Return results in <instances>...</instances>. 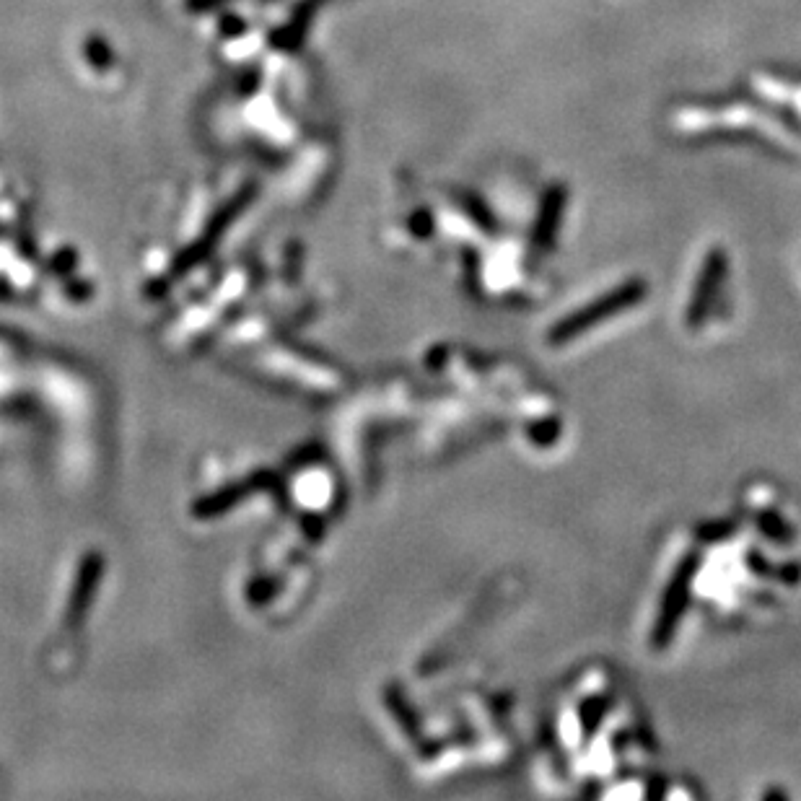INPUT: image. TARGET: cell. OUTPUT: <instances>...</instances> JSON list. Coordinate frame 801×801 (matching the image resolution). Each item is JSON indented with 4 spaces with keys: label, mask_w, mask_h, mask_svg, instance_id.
Listing matches in <instances>:
<instances>
[{
    "label": "cell",
    "mask_w": 801,
    "mask_h": 801,
    "mask_svg": "<svg viewBox=\"0 0 801 801\" xmlns=\"http://www.w3.org/2000/svg\"><path fill=\"white\" fill-rule=\"evenodd\" d=\"M757 527H760V532L768 537V540L778 542V545H786V542L794 540V532H791L789 522L783 519L781 514H776V511H760L757 514Z\"/></svg>",
    "instance_id": "5"
},
{
    "label": "cell",
    "mask_w": 801,
    "mask_h": 801,
    "mask_svg": "<svg viewBox=\"0 0 801 801\" xmlns=\"http://www.w3.org/2000/svg\"><path fill=\"white\" fill-rule=\"evenodd\" d=\"M700 568V555L690 553L677 563L674 568L672 579H669L667 589H664L662 597V607H659V615L654 620V628H651V646L654 649H667L672 643L674 633H677V625H680L682 615L687 610V602H690V592H693V581L698 576Z\"/></svg>",
    "instance_id": "2"
},
{
    "label": "cell",
    "mask_w": 801,
    "mask_h": 801,
    "mask_svg": "<svg viewBox=\"0 0 801 801\" xmlns=\"http://www.w3.org/2000/svg\"><path fill=\"white\" fill-rule=\"evenodd\" d=\"M529 436L537 446H550L560 439V423L558 420H537L532 428H529Z\"/></svg>",
    "instance_id": "7"
},
{
    "label": "cell",
    "mask_w": 801,
    "mask_h": 801,
    "mask_svg": "<svg viewBox=\"0 0 801 801\" xmlns=\"http://www.w3.org/2000/svg\"><path fill=\"white\" fill-rule=\"evenodd\" d=\"M724 275H726V255L724 252H711L706 265H703V270H700L698 286H695L693 299H690V306H687V327H690V330H698V327L703 325V319L708 317Z\"/></svg>",
    "instance_id": "3"
},
{
    "label": "cell",
    "mask_w": 801,
    "mask_h": 801,
    "mask_svg": "<svg viewBox=\"0 0 801 801\" xmlns=\"http://www.w3.org/2000/svg\"><path fill=\"white\" fill-rule=\"evenodd\" d=\"M610 708H612V700L607 698V695H592V698L581 703L579 716H581V726H584L586 737H592L599 726H602L604 716H607Z\"/></svg>",
    "instance_id": "4"
},
{
    "label": "cell",
    "mask_w": 801,
    "mask_h": 801,
    "mask_svg": "<svg viewBox=\"0 0 801 801\" xmlns=\"http://www.w3.org/2000/svg\"><path fill=\"white\" fill-rule=\"evenodd\" d=\"M801 579V563H791L781 571V581H789V584H796Z\"/></svg>",
    "instance_id": "9"
},
{
    "label": "cell",
    "mask_w": 801,
    "mask_h": 801,
    "mask_svg": "<svg viewBox=\"0 0 801 801\" xmlns=\"http://www.w3.org/2000/svg\"><path fill=\"white\" fill-rule=\"evenodd\" d=\"M560 208H563V198H550L545 203V208H542V216H540V223H537V244H550V239H553L555 234V226H558V218H560Z\"/></svg>",
    "instance_id": "6"
},
{
    "label": "cell",
    "mask_w": 801,
    "mask_h": 801,
    "mask_svg": "<svg viewBox=\"0 0 801 801\" xmlns=\"http://www.w3.org/2000/svg\"><path fill=\"white\" fill-rule=\"evenodd\" d=\"M732 532H734L732 522H713V524H706V527H700L698 537L706 542H719V540H724V537H729Z\"/></svg>",
    "instance_id": "8"
},
{
    "label": "cell",
    "mask_w": 801,
    "mask_h": 801,
    "mask_svg": "<svg viewBox=\"0 0 801 801\" xmlns=\"http://www.w3.org/2000/svg\"><path fill=\"white\" fill-rule=\"evenodd\" d=\"M646 296V283L643 280H628L620 288H612L610 293H604L602 299H594L592 304L584 306V309H576L568 317H563L560 322H555L550 335H547V343L550 345H566L576 337L586 335L589 330L604 322V319H612L617 314L628 312L630 306H636L638 301H643Z\"/></svg>",
    "instance_id": "1"
}]
</instances>
